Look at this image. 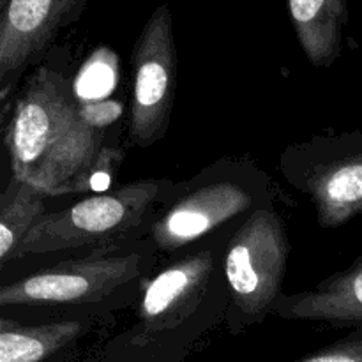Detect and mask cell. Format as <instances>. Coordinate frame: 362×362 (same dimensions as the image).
<instances>
[{
    "mask_svg": "<svg viewBox=\"0 0 362 362\" xmlns=\"http://www.w3.org/2000/svg\"><path fill=\"white\" fill-rule=\"evenodd\" d=\"M81 332L78 322H53L45 325H21L0 320V362H37L60 349Z\"/></svg>",
    "mask_w": 362,
    "mask_h": 362,
    "instance_id": "4fadbf2b",
    "label": "cell"
},
{
    "mask_svg": "<svg viewBox=\"0 0 362 362\" xmlns=\"http://www.w3.org/2000/svg\"><path fill=\"white\" fill-rule=\"evenodd\" d=\"M165 180H133L95 193L57 212H46L16 251V258L99 244L144 221L161 197Z\"/></svg>",
    "mask_w": 362,
    "mask_h": 362,
    "instance_id": "7a4b0ae2",
    "label": "cell"
},
{
    "mask_svg": "<svg viewBox=\"0 0 362 362\" xmlns=\"http://www.w3.org/2000/svg\"><path fill=\"white\" fill-rule=\"evenodd\" d=\"M133 94L129 140L147 148L163 140L170 126L177 88V48L172 11L156 7L138 34L131 53Z\"/></svg>",
    "mask_w": 362,
    "mask_h": 362,
    "instance_id": "277c9868",
    "label": "cell"
},
{
    "mask_svg": "<svg viewBox=\"0 0 362 362\" xmlns=\"http://www.w3.org/2000/svg\"><path fill=\"white\" fill-rule=\"evenodd\" d=\"M80 115L83 117L88 126L103 131L122 115V105L119 101H113V99L80 101Z\"/></svg>",
    "mask_w": 362,
    "mask_h": 362,
    "instance_id": "5bb4252c",
    "label": "cell"
},
{
    "mask_svg": "<svg viewBox=\"0 0 362 362\" xmlns=\"http://www.w3.org/2000/svg\"><path fill=\"white\" fill-rule=\"evenodd\" d=\"M211 272L212 255L209 251L175 262L145 286L138 313L148 324L177 317L204 292Z\"/></svg>",
    "mask_w": 362,
    "mask_h": 362,
    "instance_id": "8fae6325",
    "label": "cell"
},
{
    "mask_svg": "<svg viewBox=\"0 0 362 362\" xmlns=\"http://www.w3.org/2000/svg\"><path fill=\"white\" fill-rule=\"evenodd\" d=\"M88 0H2L0 99L9 98L25 69L42 59L60 32L80 20Z\"/></svg>",
    "mask_w": 362,
    "mask_h": 362,
    "instance_id": "52a82bcc",
    "label": "cell"
},
{
    "mask_svg": "<svg viewBox=\"0 0 362 362\" xmlns=\"http://www.w3.org/2000/svg\"><path fill=\"white\" fill-rule=\"evenodd\" d=\"M269 313L299 320L362 324V258L345 271L293 296H279Z\"/></svg>",
    "mask_w": 362,
    "mask_h": 362,
    "instance_id": "9c48e42d",
    "label": "cell"
},
{
    "mask_svg": "<svg viewBox=\"0 0 362 362\" xmlns=\"http://www.w3.org/2000/svg\"><path fill=\"white\" fill-rule=\"evenodd\" d=\"M281 172L311 198L322 228H339L362 212V131L290 145Z\"/></svg>",
    "mask_w": 362,
    "mask_h": 362,
    "instance_id": "3957f363",
    "label": "cell"
},
{
    "mask_svg": "<svg viewBox=\"0 0 362 362\" xmlns=\"http://www.w3.org/2000/svg\"><path fill=\"white\" fill-rule=\"evenodd\" d=\"M253 205L246 187L232 180H218L197 187L179 198L152 225V240L159 251H175L202 239Z\"/></svg>",
    "mask_w": 362,
    "mask_h": 362,
    "instance_id": "ba28073f",
    "label": "cell"
},
{
    "mask_svg": "<svg viewBox=\"0 0 362 362\" xmlns=\"http://www.w3.org/2000/svg\"><path fill=\"white\" fill-rule=\"evenodd\" d=\"M290 244L285 225L272 207L257 209L226 246L225 276L237 310L265 317L281 296Z\"/></svg>",
    "mask_w": 362,
    "mask_h": 362,
    "instance_id": "5b68a950",
    "label": "cell"
},
{
    "mask_svg": "<svg viewBox=\"0 0 362 362\" xmlns=\"http://www.w3.org/2000/svg\"><path fill=\"white\" fill-rule=\"evenodd\" d=\"M144 269L141 255L69 260L0 288V306L95 303L133 281Z\"/></svg>",
    "mask_w": 362,
    "mask_h": 362,
    "instance_id": "8992f818",
    "label": "cell"
},
{
    "mask_svg": "<svg viewBox=\"0 0 362 362\" xmlns=\"http://www.w3.org/2000/svg\"><path fill=\"white\" fill-rule=\"evenodd\" d=\"M48 194L13 175L0 197V264L16 258V251L39 219L46 214Z\"/></svg>",
    "mask_w": 362,
    "mask_h": 362,
    "instance_id": "7c38bea8",
    "label": "cell"
},
{
    "mask_svg": "<svg viewBox=\"0 0 362 362\" xmlns=\"http://www.w3.org/2000/svg\"><path fill=\"white\" fill-rule=\"evenodd\" d=\"M286 4L308 62L318 69H329L343 52L349 23L346 0H286Z\"/></svg>",
    "mask_w": 362,
    "mask_h": 362,
    "instance_id": "30bf717a",
    "label": "cell"
},
{
    "mask_svg": "<svg viewBox=\"0 0 362 362\" xmlns=\"http://www.w3.org/2000/svg\"><path fill=\"white\" fill-rule=\"evenodd\" d=\"M4 145L14 177L60 197L90 191L103 131L80 115L74 85L59 71L39 67L14 103Z\"/></svg>",
    "mask_w": 362,
    "mask_h": 362,
    "instance_id": "6da1fadb",
    "label": "cell"
}]
</instances>
